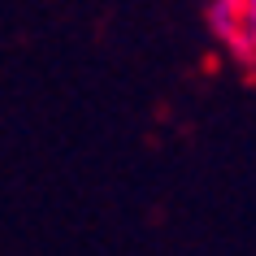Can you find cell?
<instances>
[{"instance_id": "3957f363", "label": "cell", "mask_w": 256, "mask_h": 256, "mask_svg": "<svg viewBox=\"0 0 256 256\" xmlns=\"http://www.w3.org/2000/svg\"><path fill=\"white\" fill-rule=\"evenodd\" d=\"M252 70H256V66H252Z\"/></svg>"}, {"instance_id": "6da1fadb", "label": "cell", "mask_w": 256, "mask_h": 256, "mask_svg": "<svg viewBox=\"0 0 256 256\" xmlns=\"http://www.w3.org/2000/svg\"><path fill=\"white\" fill-rule=\"evenodd\" d=\"M204 22H208V35H213L234 61L256 66V40L248 35V22H243V4L239 0H208Z\"/></svg>"}, {"instance_id": "7a4b0ae2", "label": "cell", "mask_w": 256, "mask_h": 256, "mask_svg": "<svg viewBox=\"0 0 256 256\" xmlns=\"http://www.w3.org/2000/svg\"><path fill=\"white\" fill-rule=\"evenodd\" d=\"M243 4V22H248V35L256 40V0H239Z\"/></svg>"}]
</instances>
